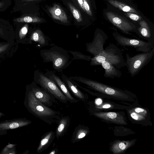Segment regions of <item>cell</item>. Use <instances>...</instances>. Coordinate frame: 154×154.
<instances>
[{
	"instance_id": "obj_1",
	"label": "cell",
	"mask_w": 154,
	"mask_h": 154,
	"mask_svg": "<svg viewBox=\"0 0 154 154\" xmlns=\"http://www.w3.org/2000/svg\"><path fill=\"white\" fill-rule=\"evenodd\" d=\"M27 101L29 109L35 116L49 125L58 122L61 118L60 112L39 101L31 90L28 94Z\"/></svg>"
},
{
	"instance_id": "obj_2",
	"label": "cell",
	"mask_w": 154,
	"mask_h": 154,
	"mask_svg": "<svg viewBox=\"0 0 154 154\" xmlns=\"http://www.w3.org/2000/svg\"><path fill=\"white\" fill-rule=\"evenodd\" d=\"M40 54L44 62H52L53 69L58 72H62L71 63L68 51L57 46L41 50Z\"/></svg>"
},
{
	"instance_id": "obj_3",
	"label": "cell",
	"mask_w": 154,
	"mask_h": 154,
	"mask_svg": "<svg viewBox=\"0 0 154 154\" xmlns=\"http://www.w3.org/2000/svg\"><path fill=\"white\" fill-rule=\"evenodd\" d=\"M90 65L94 66L101 65L107 61L118 69L125 66V61L121 49L116 45L110 44L102 54L92 57Z\"/></svg>"
},
{
	"instance_id": "obj_4",
	"label": "cell",
	"mask_w": 154,
	"mask_h": 154,
	"mask_svg": "<svg viewBox=\"0 0 154 154\" xmlns=\"http://www.w3.org/2000/svg\"><path fill=\"white\" fill-rule=\"evenodd\" d=\"M69 78L75 82L83 84L90 88L104 94L122 99L128 98V95L124 91L97 81L80 76Z\"/></svg>"
},
{
	"instance_id": "obj_5",
	"label": "cell",
	"mask_w": 154,
	"mask_h": 154,
	"mask_svg": "<svg viewBox=\"0 0 154 154\" xmlns=\"http://www.w3.org/2000/svg\"><path fill=\"white\" fill-rule=\"evenodd\" d=\"M154 54V48L150 51L131 56L126 54L125 66L131 77L137 75L150 61Z\"/></svg>"
},
{
	"instance_id": "obj_6",
	"label": "cell",
	"mask_w": 154,
	"mask_h": 154,
	"mask_svg": "<svg viewBox=\"0 0 154 154\" xmlns=\"http://www.w3.org/2000/svg\"><path fill=\"white\" fill-rule=\"evenodd\" d=\"M35 82L40 85L59 101L63 103L68 101L66 97L52 80L39 71H36L35 74Z\"/></svg>"
},
{
	"instance_id": "obj_7",
	"label": "cell",
	"mask_w": 154,
	"mask_h": 154,
	"mask_svg": "<svg viewBox=\"0 0 154 154\" xmlns=\"http://www.w3.org/2000/svg\"><path fill=\"white\" fill-rule=\"evenodd\" d=\"M113 35L120 45L134 48L137 51L146 52L154 48V44L148 41L129 38L116 33H113Z\"/></svg>"
},
{
	"instance_id": "obj_8",
	"label": "cell",
	"mask_w": 154,
	"mask_h": 154,
	"mask_svg": "<svg viewBox=\"0 0 154 154\" xmlns=\"http://www.w3.org/2000/svg\"><path fill=\"white\" fill-rule=\"evenodd\" d=\"M107 38V36L103 33H95L92 41L86 44V51L94 57L102 54L104 50V45Z\"/></svg>"
},
{
	"instance_id": "obj_9",
	"label": "cell",
	"mask_w": 154,
	"mask_h": 154,
	"mask_svg": "<svg viewBox=\"0 0 154 154\" xmlns=\"http://www.w3.org/2000/svg\"><path fill=\"white\" fill-rule=\"evenodd\" d=\"M106 15L112 24L125 33L131 35L130 32L136 30V26L134 25L115 13L111 12H107Z\"/></svg>"
},
{
	"instance_id": "obj_10",
	"label": "cell",
	"mask_w": 154,
	"mask_h": 154,
	"mask_svg": "<svg viewBox=\"0 0 154 154\" xmlns=\"http://www.w3.org/2000/svg\"><path fill=\"white\" fill-rule=\"evenodd\" d=\"M44 75L54 81L66 97L68 101L71 103L79 101V100L73 97L66 85L57 75L51 71H47Z\"/></svg>"
},
{
	"instance_id": "obj_11",
	"label": "cell",
	"mask_w": 154,
	"mask_h": 154,
	"mask_svg": "<svg viewBox=\"0 0 154 154\" xmlns=\"http://www.w3.org/2000/svg\"><path fill=\"white\" fill-rule=\"evenodd\" d=\"M31 90L36 99L46 106H53V103H55V97L42 88L35 85Z\"/></svg>"
},
{
	"instance_id": "obj_12",
	"label": "cell",
	"mask_w": 154,
	"mask_h": 154,
	"mask_svg": "<svg viewBox=\"0 0 154 154\" xmlns=\"http://www.w3.org/2000/svg\"><path fill=\"white\" fill-rule=\"evenodd\" d=\"M61 78L62 81L68 89L75 97L82 101H85L87 97L85 94L78 88V87L76 84L75 81L63 74L61 75Z\"/></svg>"
},
{
	"instance_id": "obj_13",
	"label": "cell",
	"mask_w": 154,
	"mask_h": 154,
	"mask_svg": "<svg viewBox=\"0 0 154 154\" xmlns=\"http://www.w3.org/2000/svg\"><path fill=\"white\" fill-rule=\"evenodd\" d=\"M94 114L100 119L113 123L121 124H126L123 116L116 112H96Z\"/></svg>"
},
{
	"instance_id": "obj_14",
	"label": "cell",
	"mask_w": 154,
	"mask_h": 154,
	"mask_svg": "<svg viewBox=\"0 0 154 154\" xmlns=\"http://www.w3.org/2000/svg\"><path fill=\"white\" fill-rule=\"evenodd\" d=\"M139 25L137 29L139 36L154 44V36L147 23L142 20L140 22Z\"/></svg>"
},
{
	"instance_id": "obj_15",
	"label": "cell",
	"mask_w": 154,
	"mask_h": 154,
	"mask_svg": "<svg viewBox=\"0 0 154 154\" xmlns=\"http://www.w3.org/2000/svg\"><path fill=\"white\" fill-rule=\"evenodd\" d=\"M55 137V132L53 131L46 132L42 137L37 149V152L40 153L46 149L52 143Z\"/></svg>"
},
{
	"instance_id": "obj_16",
	"label": "cell",
	"mask_w": 154,
	"mask_h": 154,
	"mask_svg": "<svg viewBox=\"0 0 154 154\" xmlns=\"http://www.w3.org/2000/svg\"><path fill=\"white\" fill-rule=\"evenodd\" d=\"M104 69L105 72L103 76L107 78L113 79L115 78H120L121 77L122 73L119 69L114 66L111 63L105 61L101 64Z\"/></svg>"
},
{
	"instance_id": "obj_17",
	"label": "cell",
	"mask_w": 154,
	"mask_h": 154,
	"mask_svg": "<svg viewBox=\"0 0 154 154\" xmlns=\"http://www.w3.org/2000/svg\"><path fill=\"white\" fill-rule=\"evenodd\" d=\"M48 11L54 19L59 20L64 23L68 22L66 14L59 5L54 4L48 9Z\"/></svg>"
},
{
	"instance_id": "obj_18",
	"label": "cell",
	"mask_w": 154,
	"mask_h": 154,
	"mask_svg": "<svg viewBox=\"0 0 154 154\" xmlns=\"http://www.w3.org/2000/svg\"><path fill=\"white\" fill-rule=\"evenodd\" d=\"M70 121V118L68 116L60 118L55 132V136L57 140L63 136L66 132L69 126Z\"/></svg>"
},
{
	"instance_id": "obj_19",
	"label": "cell",
	"mask_w": 154,
	"mask_h": 154,
	"mask_svg": "<svg viewBox=\"0 0 154 154\" xmlns=\"http://www.w3.org/2000/svg\"><path fill=\"white\" fill-rule=\"evenodd\" d=\"M88 132V130L85 128L81 125H79L75 128L73 133L72 142L74 143L79 141L86 136Z\"/></svg>"
},
{
	"instance_id": "obj_20",
	"label": "cell",
	"mask_w": 154,
	"mask_h": 154,
	"mask_svg": "<svg viewBox=\"0 0 154 154\" xmlns=\"http://www.w3.org/2000/svg\"><path fill=\"white\" fill-rule=\"evenodd\" d=\"M108 1L109 3L114 7L118 8L125 12L138 13L134 8L118 1L108 0Z\"/></svg>"
},
{
	"instance_id": "obj_21",
	"label": "cell",
	"mask_w": 154,
	"mask_h": 154,
	"mask_svg": "<svg viewBox=\"0 0 154 154\" xmlns=\"http://www.w3.org/2000/svg\"><path fill=\"white\" fill-rule=\"evenodd\" d=\"M31 122L29 121H16L0 124V128L3 129H13L29 124Z\"/></svg>"
},
{
	"instance_id": "obj_22",
	"label": "cell",
	"mask_w": 154,
	"mask_h": 154,
	"mask_svg": "<svg viewBox=\"0 0 154 154\" xmlns=\"http://www.w3.org/2000/svg\"><path fill=\"white\" fill-rule=\"evenodd\" d=\"M30 40L37 42L40 45H44L46 43L45 36L42 31L39 29L35 30L32 33Z\"/></svg>"
},
{
	"instance_id": "obj_23",
	"label": "cell",
	"mask_w": 154,
	"mask_h": 154,
	"mask_svg": "<svg viewBox=\"0 0 154 154\" xmlns=\"http://www.w3.org/2000/svg\"><path fill=\"white\" fill-rule=\"evenodd\" d=\"M132 143V142L128 141L118 142L113 144L112 150L114 153H120L127 149Z\"/></svg>"
},
{
	"instance_id": "obj_24",
	"label": "cell",
	"mask_w": 154,
	"mask_h": 154,
	"mask_svg": "<svg viewBox=\"0 0 154 154\" xmlns=\"http://www.w3.org/2000/svg\"><path fill=\"white\" fill-rule=\"evenodd\" d=\"M14 21L19 23H35L41 22L42 20L36 17L27 16L16 18Z\"/></svg>"
},
{
	"instance_id": "obj_25",
	"label": "cell",
	"mask_w": 154,
	"mask_h": 154,
	"mask_svg": "<svg viewBox=\"0 0 154 154\" xmlns=\"http://www.w3.org/2000/svg\"><path fill=\"white\" fill-rule=\"evenodd\" d=\"M68 51L72 55L73 59L82 60L90 61L92 58L91 56L85 55L79 52L70 51Z\"/></svg>"
},
{
	"instance_id": "obj_26",
	"label": "cell",
	"mask_w": 154,
	"mask_h": 154,
	"mask_svg": "<svg viewBox=\"0 0 154 154\" xmlns=\"http://www.w3.org/2000/svg\"><path fill=\"white\" fill-rule=\"evenodd\" d=\"M68 5L74 17L77 21L78 22L82 21V16L79 11L72 4H68Z\"/></svg>"
},
{
	"instance_id": "obj_27",
	"label": "cell",
	"mask_w": 154,
	"mask_h": 154,
	"mask_svg": "<svg viewBox=\"0 0 154 154\" xmlns=\"http://www.w3.org/2000/svg\"><path fill=\"white\" fill-rule=\"evenodd\" d=\"M28 25L27 24H26L20 29L19 32V36L20 39H22L25 36L28 32Z\"/></svg>"
},
{
	"instance_id": "obj_28",
	"label": "cell",
	"mask_w": 154,
	"mask_h": 154,
	"mask_svg": "<svg viewBox=\"0 0 154 154\" xmlns=\"http://www.w3.org/2000/svg\"><path fill=\"white\" fill-rule=\"evenodd\" d=\"M126 14L128 17L134 21H138L142 18L140 16L132 13L127 12Z\"/></svg>"
},
{
	"instance_id": "obj_29",
	"label": "cell",
	"mask_w": 154,
	"mask_h": 154,
	"mask_svg": "<svg viewBox=\"0 0 154 154\" xmlns=\"http://www.w3.org/2000/svg\"><path fill=\"white\" fill-rule=\"evenodd\" d=\"M131 116L132 118L137 121L142 120L145 119L144 117L135 112H132L131 113Z\"/></svg>"
},
{
	"instance_id": "obj_30",
	"label": "cell",
	"mask_w": 154,
	"mask_h": 154,
	"mask_svg": "<svg viewBox=\"0 0 154 154\" xmlns=\"http://www.w3.org/2000/svg\"><path fill=\"white\" fill-rule=\"evenodd\" d=\"M82 1L85 12L88 15L91 16L92 15V12L87 0H82Z\"/></svg>"
},
{
	"instance_id": "obj_31",
	"label": "cell",
	"mask_w": 154,
	"mask_h": 154,
	"mask_svg": "<svg viewBox=\"0 0 154 154\" xmlns=\"http://www.w3.org/2000/svg\"><path fill=\"white\" fill-rule=\"evenodd\" d=\"M134 110L135 112L143 116H146L147 114V112L145 109L141 108H136Z\"/></svg>"
},
{
	"instance_id": "obj_32",
	"label": "cell",
	"mask_w": 154,
	"mask_h": 154,
	"mask_svg": "<svg viewBox=\"0 0 154 154\" xmlns=\"http://www.w3.org/2000/svg\"><path fill=\"white\" fill-rule=\"evenodd\" d=\"M9 46V44H5L0 46V53L6 50Z\"/></svg>"
},
{
	"instance_id": "obj_33",
	"label": "cell",
	"mask_w": 154,
	"mask_h": 154,
	"mask_svg": "<svg viewBox=\"0 0 154 154\" xmlns=\"http://www.w3.org/2000/svg\"><path fill=\"white\" fill-rule=\"evenodd\" d=\"M78 3L80 6L81 8L85 11V10L83 6V4L82 0H77Z\"/></svg>"
},
{
	"instance_id": "obj_34",
	"label": "cell",
	"mask_w": 154,
	"mask_h": 154,
	"mask_svg": "<svg viewBox=\"0 0 154 154\" xmlns=\"http://www.w3.org/2000/svg\"><path fill=\"white\" fill-rule=\"evenodd\" d=\"M58 151V150L55 148L50 151L48 154H56L57 153Z\"/></svg>"
},
{
	"instance_id": "obj_35",
	"label": "cell",
	"mask_w": 154,
	"mask_h": 154,
	"mask_svg": "<svg viewBox=\"0 0 154 154\" xmlns=\"http://www.w3.org/2000/svg\"><path fill=\"white\" fill-rule=\"evenodd\" d=\"M102 100L100 98L97 99L95 100V103L97 104L98 105L101 104L102 103Z\"/></svg>"
},
{
	"instance_id": "obj_36",
	"label": "cell",
	"mask_w": 154,
	"mask_h": 154,
	"mask_svg": "<svg viewBox=\"0 0 154 154\" xmlns=\"http://www.w3.org/2000/svg\"><path fill=\"white\" fill-rule=\"evenodd\" d=\"M111 106L109 104H106L103 105L102 107L103 108H109L111 107Z\"/></svg>"
},
{
	"instance_id": "obj_37",
	"label": "cell",
	"mask_w": 154,
	"mask_h": 154,
	"mask_svg": "<svg viewBox=\"0 0 154 154\" xmlns=\"http://www.w3.org/2000/svg\"><path fill=\"white\" fill-rule=\"evenodd\" d=\"M14 146V145L13 144H10L8 145L7 147L8 148H12Z\"/></svg>"
},
{
	"instance_id": "obj_38",
	"label": "cell",
	"mask_w": 154,
	"mask_h": 154,
	"mask_svg": "<svg viewBox=\"0 0 154 154\" xmlns=\"http://www.w3.org/2000/svg\"><path fill=\"white\" fill-rule=\"evenodd\" d=\"M36 0H24V1H25V2H30V1H36Z\"/></svg>"
},
{
	"instance_id": "obj_39",
	"label": "cell",
	"mask_w": 154,
	"mask_h": 154,
	"mask_svg": "<svg viewBox=\"0 0 154 154\" xmlns=\"http://www.w3.org/2000/svg\"><path fill=\"white\" fill-rule=\"evenodd\" d=\"M3 3L2 2H0V7L3 5Z\"/></svg>"
},
{
	"instance_id": "obj_40",
	"label": "cell",
	"mask_w": 154,
	"mask_h": 154,
	"mask_svg": "<svg viewBox=\"0 0 154 154\" xmlns=\"http://www.w3.org/2000/svg\"><path fill=\"white\" fill-rule=\"evenodd\" d=\"M2 32L1 30L0 29V35L2 34Z\"/></svg>"
}]
</instances>
